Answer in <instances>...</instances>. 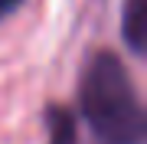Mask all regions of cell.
Segmentation results:
<instances>
[{
	"label": "cell",
	"mask_w": 147,
	"mask_h": 144,
	"mask_svg": "<svg viewBox=\"0 0 147 144\" xmlns=\"http://www.w3.org/2000/svg\"><path fill=\"white\" fill-rule=\"evenodd\" d=\"M121 36L134 56H144V36H147V0H124L121 16Z\"/></svg>",
	"instance_id": "obj_2"
},
{
	"label": "cell",
	"mask_w": 147,
	"mask_h": 144,
	"mask_svg": "<svg viewBox=\"0 0 147 144\" xmlns=\"http://www.w3.org/2000/svg\"><path fill=\"white\" fill-rule=\"evenodd\" d=\"M20 3H23V0H0V20H7V16H10Z\"/></svg>",
	"instance_id": "obj_4"
},
{
	"label": "cell",
	"mask_w": 147,
	"mask_h": 144,
	"mask_svg": "<svg viewBox=\"0 0 147 144\" xmlns=\"http://www.w3.org/2000/svg\"><path fill=\"white\" fill-rule=\"evenodd\" d=\"M79 108L101 144H144L147 138V118L134 79L111 49H101L85 62Z\"/></svg>",
	"instance_id": "obj_1"
},
{
	"label": "cell",
	"mask_w": 147,
	"mask_h": 144,
	"mask_svg": "<svg viewBox=\"0 0 147 144\" xmlns=\"http://www.w3.org/2000/svg\"><path fill=\"white\" fill-rule=\"evenodd\" d=\"M46 131L49 144H75V118L62 105H49L46 108Z\"/></svg>",
	"instance_id": "obj_3"
}]
</instances>
